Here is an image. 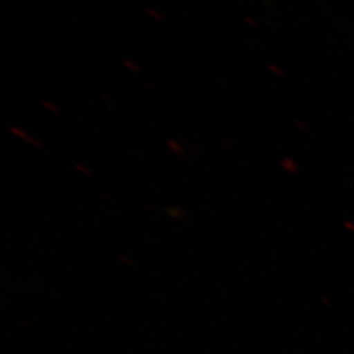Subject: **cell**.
I'll return each instance as SVG.
<instances>
[{
  "instance_id": "1",
  "label": "cell",
  "mask_w": 354,
  "mask_h": 354,
  "mask_svg": "<svg viewBox=\"0 0 354 354\" xmlns=\"http://www.w3.org/2000/svg\"><path fill=\"white\" fill-rule=\"evenodd\" d=\"M146 12H147V16L155 21H162L163 20V15L159 12L156 8H147Z\"/></svg>"
},
{
  "instance_id": "3",
  "label": "cell",
  "mask_w": 354,
  "mask_h": 354,
  "mask_svg": "<svg viewBox=\"0 0 354 354\" xmlns=\"http://www.w3.org/2000/svg\"><path fill=\"white\" fill-rule=\"evenodd\" d=\"M244 20H245V23H248V24H250V26H256V23H254V21H253V20H251V19H250V17H248V16H247V17H244Z\"/></svg>"
},
{
  "instance_id": "2",
  "label": "cell",
  "mask_w": 354,
  "mask_h": 354,
  "mask_svg": "<svg viewBox=\"0 0 354 354\" xmlns=\"http://www.w3.org/2000/svg\"><path fill=\"white\" fill-rule=\"evenodd\" d=\"M124 66H125L127 68H129L130 71H138V70H140V68H138V64H133V62H130L129 59L124 61Z\"/></svg>"
}]
</instances>
